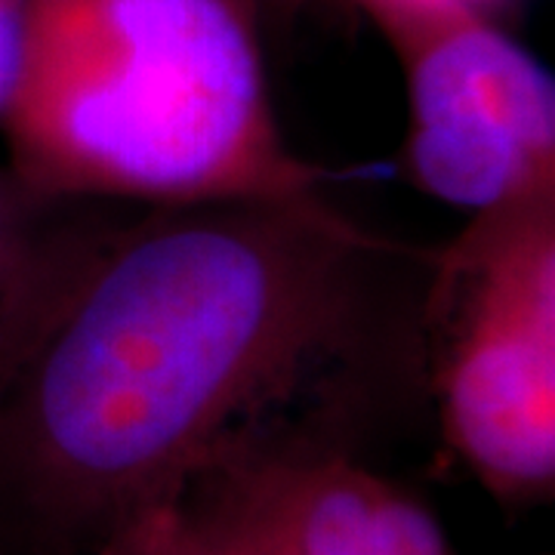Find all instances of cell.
<instances>
[{"instance_id":"obj_3","label":"cell","mask_w":555,"mask_h":555,"mask_svg":"<svg viewBox=\"0 0 555 555\" xmlns=\"http://www.w3.org/2000/svg\"><path fill=\"white\" fill-rule=\"evenodd\" d=\"M426 396L441 436L506 506L555 491V192L476 214L438 250Z\"/></svg>"},{"instance_id":"obj_7","label":"cell","mask_w":555,"mask_h":555,"mask_svg":"<svg viewBox=\"0 0 555 555\" xmlns=\"http://www.w3.org/2000/svg\"><path fill=\"white\" fill-rule=\"evenodd\" d=\"M35 0H0V120L20 96L31 53Z\"/></svg>"},{"instance_id":"obj_2","label":"cell","mask_w":555,"mask_h":555,"mask_svg":"<svg viewBox=\"0 0 555 555\" xmlns=\"http://www.w3.org/2000/svg\"><path fill=\"white\" fill-rule=\"evenodd\" d=\"M3 124L13 173L65 198L149 207L321 189L278 133L235 0H35Z\"/></svg>"},{"instance_id":"obj_9","label":"cell","mask_w":555,"mask_h":555,"mask_svg":"<svg viewBox=\"0 0 555 555\" xmlns=\"http://www.w3.org/2000/svg\"><path fill=\"white\" fill-rule=\"evenodd\" d=\"M386 22L411 20V16H433L451 10H473L478 0H367Z\"/></svg>"},{"instance_id":"obj_8","label":"cell","mask_w":555,"mask_h":555,"mask_svg":"<svg viewBox=\"0 0 555 555\" xmlns=\"http://www.w3.org/2000/svg\"><path fill=\"white\" fill-rule=\"evenodd\" d=\"M102 555H173L170 550V528H167V509L158 516L145 518L133 531L120 537L115 546Z\"/></svg>"},{"instance_id":"obj_5","label":"cell","mask_w":555,"mask_h":555,"mask_svg":"<svg viewBox=\"0 0 555 555\" xmlns=\"http://www.w3.org/2000/svg\"><path fill=\"white\" fill-rule=\"evenodd\" d=\"M331 436L250 441L167 509L173 555H456L414 494Z\"/></svg>"},{"instance_id":"obj_6","label":"cell","mask_w":555,"mask_h":555,"mask_svg":"<svg viewBox=\"0 0 555 555\" xmlns=\"http://www.w3.org/2000/svg\"><path fill=\"white\" fill-rule=\"evenodd\" d=\"M127 207L40 192L16 173L0 177V383Z\"/></svg>"},{"instance_id":"obj_4","label":"cell","mask_w":555,"mask_h":555,"mask_svg":"<svg viewBox=\"0 0 555 555\" xmlns=\"http://www.w3.org/2000/svg\"><path fill=\"white\" fill-rule=\"evenodd\" d=\"M389 28L408 65L416 189L473 217L555 192V80L531 50L476 10Z\"/></svg>"},{"instance_id":"obj_1","label":"cell","mask_w":555,"mask_h":555,"mask_svg":"<svg viewBox=\"0 0 555 555\" xmlns=\"http://www.w3.org/2000/svg\"><path fill=\"white\" fill-rule=\"evenodd\" d=\"M436 259L321 189L127 207L0 383V553L102 555L244 444L426 392Z\"/></svg>"}]
</instances>
